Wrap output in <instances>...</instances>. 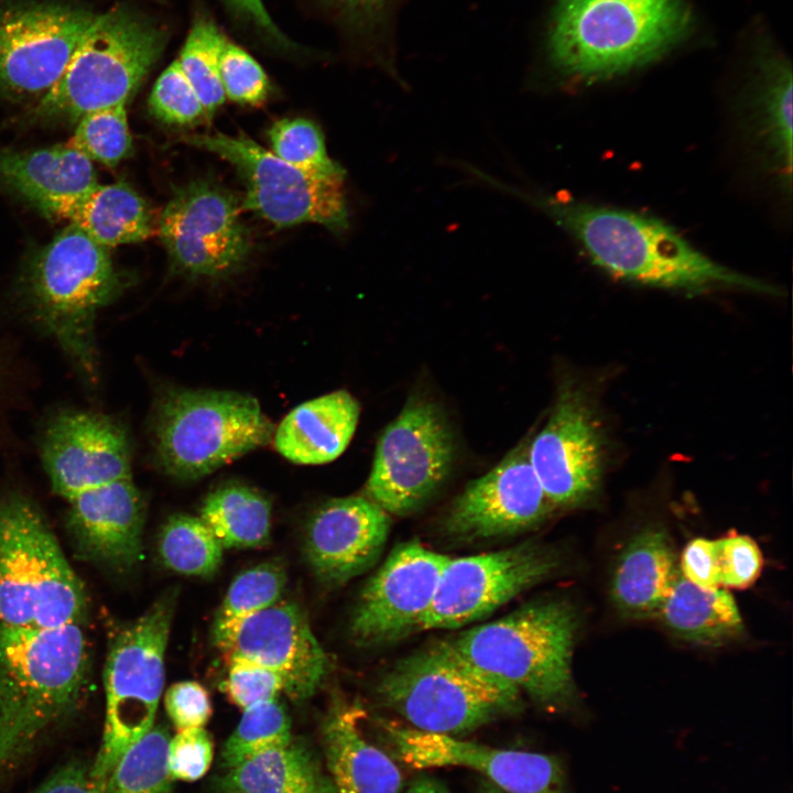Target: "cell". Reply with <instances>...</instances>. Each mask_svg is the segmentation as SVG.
Here are the masks:
<instances>
[{
  "label": "cell",
  "instance_id": "8",
  "mask_svg": "<svg viewBox=\"0 0 793 793\" xmlns=\"http://www.w3.org/2000/svg\"><path fill=\"white\" fill-rule=\"evenodd\" d=\"M274 431L258 400L235 391L170 389L153 416L159 466L182 480L205 477L267 446Z\"/></svg>",
  "mask_w": 793,
  "mask_h": 793
},
{
  "label": "cell",
  "instance_id": "30",
  "mask_svg": "<svg viewBox=\"0 0 793 793\" xmlns=\"http://www.w3.org/2000/svg\"><path fill=\"white\" fill-rule=\"evenodd\" d=\"M752 116L759 140L775 164L782 184L792 175V70L783 58L764 62L754 94Z\"/></svg>",
  "mask_w": 793,
  "mask_h": 793
},
{
  "label": "cell",
  "instance_id": "1",
  "mask_svg": "<svg viewBox=\"0 0 793 793\" xmlns=\"http://www.w3.org/2000/svg\"><path fill=\"white\" fill-rule=\"evenodd\" d=\"M519 196L545 211L594 263L619 279L695 293L717 287L778 293L762 281L714 262L654 218L553 196Z\"/></svg>",
  "mask_w": 793,
  "mask_h": 793
},
{
  "label": "cell",
  "instance_id": "32",
  "mask_svg": "<svg viewBox=\"0 0 793 793\" xmlns=\"http://www.w3.org/2000/svg\"><path fill=\"white\" fill-rule=\"evenodd\" d=\"M286 579L283 566L274 562L261 563L237 575L215 615L214 644L220 649L243 619L279 601Z\"/></svg>",
  "mask_w": 793,
  "mask_h": 793
},
{
  "label": "cell",
  "instance_id": "41",
  "mask_svg": "<svg viewBox=\"0 0 793 793\" xmlns=\"http://www.w3.org/2000/svg\"><path fill=\"white\" fill-rule=\"evenodd\" d=\"M225 691L232 704L243 710L276 699L283 682L273 671L238 656H230Z\"/></svg>",
  "mask_w": 793,
  "mask_h": 793
},
{
  "label": "cell",
  "instance_id": "12",
  "mask_svg": "<svg viewBox=\"0 0 793 793\" xmlns=\"http://www.w3.org/2000/svg\"><path fill=\"white\" fill-rule=\"evenodd\" d=\"M455 459V442L443 410L423 397H410L382 431L366 492L389 514L420 510L441 489Z\"/></svg>",
  "mask_w": 793,
  "mask_h": 793
},
{
  "label": "cell",
  "instance_id": "15",
  "mask_svg": "<svg viewBox=\"0 0 793 793\" xmlns=\"http://www.w3.org/2000/svg\"><path fill=\"white\" fill-rule=\"evenodd\" d=\"M531 466L554 508H575L598 492L604 442L590 398L563 380L544 426L530 438Z\"/></svg>",
  "mask_w": 793,
  "mask_h": 793
},
{
  "label": "cell",
  "instance_id": "14",
  "mask_svg": "<svg viewBox=\"0 0 793 793\" xmlns=\"http://www.w3.org/2000/svg\"><path fill=\"white\" fill-rule=\"evenodd\" d=\"M558 555L536 542L482 554L450 557L437 585L424 630L476 622L547 578Z\"/></svg>",
  "mask_w": 793,
  "mask_h": 793
},
{
  "label": "cell",
  "instance_id": "10",
  "mask_svg": "<svg viewBox=\"0 0 793 793\" xmlns=\"http://www.w3.org/2000/svg\"><path fill=\"white\" fill-rule=\"evenodd\" d=\"M176 591L160 597L110 643L105 666L106 717L90 771L107 782L117 761L154 725L164 686V659Z\"/></svg>",
  "mask_w": 793,
  "mask_h": 793
},
{
  "label": "cell",
  "instance_id": "23",
  "mask_svg": "<svg viewBox=\"0 0 793 793\" xmlns=\"http://www.w3.org/2000/svg\"><path fill=\"white\" fill-rule=\"evenodd\" d=\"M362 713L352 704L335 700L322 726L323 749L330 781L338 793H400L402 775L360 726Z\"/></svg>",
  "mask_w": 793,
  "mask_h": 793
},
{
  "label": "cell",
  "instance_id": "24",
  "mask_svg": "<svg viewBox=\"0 0 793 793\" xmlns=\"http://www.w3.org/2000/svg\"><path fill=\"white\" fill-rule=\"evenodd\" d=\"M360 415L358 401L338 390L294 408L275 427V449L298 465H322L338 458L349 445Z\"/></svg>",
  "mask_w": 793,
  "mask_h": 793
},
{
  "label": "cell",
  "instance_id": "33",
  "mask_svg": "<svg viewBox=\"0 0 793 793\" xmlns=\"http://www.w3.org/2000/svg\"><path fill=\"white\" fill-rule=\"evenodd\" d=\"M224 547L199 517L174 514L159 535L162 564L175 573L207 577L219 568Z\"/></svg>",
  "mask_w": 793,
  "mask_h": 793
},
{
  "label": "cell",
  "instance_id": "25",
  "mask_svg": "<svg viewBox=\"0 0 793 793\" xmlns=\"http://www.w3.org/2000/svg\"><path fill=\"white\" fill-rule=\"evenodd\" d=\"M97 184L93 162L69 143L31 151L0 150V185L41 211Z\"/></svg>",
  "mask_w": 793,
  "mask_h": 793
},
{
  "label": "cell",
  "instance_id": "20",
  "mask_svg": "<svg viewBox=\"0 0 793 793\" xmlns=\"http://www.w3.org/2000/svg\"><path fill=\"white\" fill-rule=\"evenodd\" d=\"M275 672L283 692L294 700L315 694L327 676L329 661L306 616L294 602L279 600L243 619L220 648Z\"/></svg>",
  "mask_w": 793,
  "mask_h": 793
},
{
  "label": "cell",
  "instance_id": "16",
  "mask_svg": "<svg viewBox=\"0 0 793 793\" xmlns=\"http://www.w3.org/2000/svg\"><path fill=\"white\" fill-rule=\"evenodd\" d=\"M449 558L416 541L395 546L360 591L349 622L352 641L373 647L424 631Z\"/></svg>",
  "mask_w": 793,
  "mask_h": 793
},
{
  "label": "cell",
  "instance_id": "4",
  "mask_svg": "<svg viewBox=\"0 0 793 793\" xmlns=\"http://www.w3.org/2000/svg\"><path fill=\"white\" fill-rule=\"evenodd\" d=\"M680 0H560L550 56L564 75L608 78L649 63L686 32Z\"/></svg>",
  "mask_w": 793,
  "mask_h": 793
},
{
  "label": "cell",
  "instance_id": "22",
  "mask_svg": "<svg viewBox=\"0 0 793 793\" xmlns=\"http://www.w3.org/2000/svg\"><path fill=\"white\" fill-rule=\"evenodd\" d=\"M67 506L68 528L86 558L119 571L139 562L145 503L132 479L94 500Z\"/></svg>",
  "mask_w": 793,
  "mask_h": 793
},
{
  "label": "cell",
  "instance_id": "27",
  "mask_svg": "<svg viewBox=\"0 0 793 793\" xmlns=\"http://www.w3.org/2000/svg\"><path fill=\"white\" fill-rule=\"evenodd\" d=\"M43 213L68 219L105 248L143 241L154 229L149 205L122 181L97 184L78 197L53 204Z\"/></svg>",
  "mask_w": 793,
  "mask_h": 793
},
{
  "label": "cell",
  "instance_id": "35",
  "mask_svg": "<svg viewBox=\"0 0 793 793\" xmlns=\"http://www.w3.org/2000/svg\"><path fill=\"white\" fill-rule=\"evenodd\" d=\"M224 39L211 18L196 15L177 58L208 116L226 99L219 78V53Z\"/></svg>",
  "mask_w": 793,
  "mask_h": 793
},
{
  "label": "cell",
  "instance_id": "38",
  "mask_svg": "<svg viewBox=\"0 0 793 793\" xmlns=\"http://www.w3.org/2000/svg\"><path fill=\"white\" fill-rule=\"evenodd\" d=\"M268 135L272 153L283 161L317 175H345L344 169L328 156L324 135L311 120H279Z\"/></svg>",
  "mask_w": 793,
  "mask_h": 793
},
{
  "label": "cell",
  "instance_id": "46",
  "mask_svg": "<svg viewBox=\"0 0 793 793\" xmlns=\"http://www.w3.org/2000/svg\"><path fill=\"white\" fill-rule=\"evenodd\" d=\"M91 762L73 760L58 768L33 793H106L107 782L95 779Z\"/></svg>",
  "mask_w": 793,
  "mask_h": 793
},
{
  "label": "cell",
  "instance_id": "31",
  "mask_svg": "<svg viewBox=\"0 0 793 793\" xmlns=\"http://www.w3.org/2000/svg\"><path fill=\"white\" fill-rule=\"evenodd\" d=\"M321 778L311 754L290 742L230 768L219 784L226 793H315Z\"/></svg>",
  "mask_w": 793,
  "mask_h": 793
},
{
  "label": "cell",
  "instance_id": "7",
  "mask_svg": "<svg viewBox=\"0 0 793 793\" xmlns=\"http://www.w3.org/2000/svg\"><path fill=\"white\" fill-rule=\"evenodd\" d=\"M87 608L80 579L36 506L0 496V627L47 629L79 623Z\"/></svg>",
  "mask_w": 793,
  "mask_h": 793
},
{
  "label": "cell",
  "instance_id": "3",
  "mask_svg": "<svg viewBox=\"0 0 793 793\" xmlns=\"http://www.w3.org/2000/svg\"><path fill=\"white\" fill-rule=\"evenodd\" d=\"M123 286L107 248L74 224L46 245L26 271L22 291L30 317L90 385L99 373L97 315Z\"/></svg>",
  "mask_w": 793,
  "mask_h": 793
},
{
  "label": "cell",
  "instance_id": "9",
  "mask_svg": "<svg viewBox=\"0 0 793 793\" xmlns=\"http://www.w3.org/2000/svg\"><path fill=\"white\" fill-rule=\"evenodd\" d=\"M166 32L126 8L97 14L57 82L43 95L44 117L78 120L126 105L163 53Z\"/></svg>",
  "mask_w": 793,
  "mask_h": 793
},
{
  "label": "cell",
  "instance_id": "37",
  "mask_svg": "<svg viewBox=\"0 0 793 793\" xmlns=\"http://www.w3.org/2000/svg\"><path fill=\"white\" fill-rule=\"evenodd\" d=\"M69 144L90 161L113 167L131 151L126 105L98 109L82 116Z\"/></svg>",
  "mask_w": 793,
  "mask_h": 793
},
{
  "label": "cell",
  "instance_id": "36",
  "mask_svg": "<svg viewBox=\"0 0 793 793\" xmlns=\"http://www.w3.org/2000/svg\"><path fill=\"white\" fill-rule=\"evenodd\" d=\"M291 739L290 717L278 698L253 705L243 710L226 741L222 762L233 768L261 752L287 746Z\"/></svg>",
  "mask_w": 793,
  "mask_h": 793
},
{
  "label": "cell",
  "instance_id": "11",
  "mask_svg": "<svg viewBox=\"0 0 793 793\" xmlns=\"http://www.w3.org/2000/svg\"><path fill=\"white\" fill-rule=\"evenodd\" d=\"M184 141L237 169L246 186L241 208L278 227L314 222L334 232L347 229L345 175L324 176L301 170L245 134H193Z\"/></svg>",
  "mask_w": 793,
  "mask_h": 793
},
{
  "label": "cell",
  "instance_id": "39",
  "mask_svg": "<svg viewBox=\"0 0 793 793\" xmlns=\"http://www.w3.org/2000/svg\"><path fill=\"white\" fill-rule=\"evenodd\" d=\"M151 113L169 124L186 126L200 120L206 111L177 59L156 79L149 99Z\"/></svg>",
  "mask_w": 793,
  "mask_h": 793
},
{
  "label": "cell",
  "instance_id": "42",
  "mask_svg": "<svg viewBox=\"0 0 793 793\" xmlns=\"http://www.w3.org/2000/svg\"><path fill=\"white\" fill-rule=\"evenodd\" d=\"M717 544L721 586L746 589L754 584L763 566L757 542L748 535L729 531L717 540Z\"/></svg>",
  "mask_w": 793,
  "mask_h": 793
},
{
  "label": "cell",
  "instance_id": "44",
  "mask_svg": "<svg viewBox=\"0 0 793 793\" xmlns=\"http://www.w3.org/2000/svg\"><path fill=\"white\" fill-rule=\"evenodd\" d=\"M164 707L177 731L203 728L213 713L208 692L195 681L172 684L164 694Z\"/></svg>",
  "mask_w": 793,
  "mask_h": 793
},
{
  "label": "cell",
  "instance_id": "47",
  "mask_svg": "<svg viewBox=\"0 0 793 793\" xmlns=\"http://www.w3.org/2000/svg\"><path fill=\"white\" fill-rule=\"evenodd\" d=\"M228 6L239 13L241 17L252 21L257 26L265 31L275 41L284 46H290L289 40L273 23L268 14L262 0H224Z\"/></svg>",
  "mask_w": 793,
  "mask_h": 793
},
{
  "label": "cell",
  "instance_id": "43",
  "mask_svg": "<svg viewBox=\"0 0 793 793\" xmlns=\"http://www.w3.org/2000/svg\"><path fill=\"white\" fill-rule=\"evenodd\" d=\"M213 757L214 742L204 727L177 731L169 740L167 767L173 780H198L208 771Z\"/></svg>",
  "mask_w": 793,
  "mask_h": 793
},
{
  "label": "cell",
  "instance_id": "50",
  "mask_svg": "<svg viewBox=\"0 0 793 793\" xmlns=\"http://www.w3.org/2000/svg\"><path fill=\"white\" fill-rule=\"evenodd\" d=\"M315 793H338L328 776L322 775Z\"/></svg>",
  "mask_w": 793,
  "mask_h": 793
},
{
  "label": "cell",
  "instance_id": "26",
  "mask_svg": "<svg viewBox=\"0 0 793 793\" xmlns=\"http://www.w3.org/2000/svg\"><path fill=\"white\" fill-rule=\"evenodd\" d=\"M680 571L670 535L661 528L636 534L620 554L611 582V597L626 617L658 616Z\"/></svg>",
  "mask_w": 793,
  "mask_h": 793
},
{
  "label": "cell",
  "instance_id": "5",
  "mask_svg": "<svg viewBox=\"0 0 793 793\" xmlns=\"http://www.w3.org/2000/svg\"><path fill=\"white\" fill-rule=\"evenodd\" d=\"M578 616L564 600L528 604L446 639L465 660L535 704L561 710L576 700L572 673Z\"/></svg>",
  "mask_w": 793,
  "mask_h": 793
},
{
  "label": "cell",
  "instance_id": "19",
  "mask_svg": "<svg viewBox=\"0 0 793 793\" xmlns=\"http://www.w3.org/2000/svg\"><path fill=\"white\" fill-rule=\"evenodd\" d=\"M398 758L414 769L465 767L506 793H569L561 761L548 754L504 750L381 721Z\"/></svg>",
  "mask_w": 793,
  "mask_h": 793
},
{
  "label": "cell",
  "instance_id": "18",
  "mask_svg": "<svg viewBox=\"0 0 793 793\" xmlns=\"http://www.w3.org/2000/svg\"><path fill=\"white\" fill-rule=\"evenodd\" d=\"M96 17L61 4L1 9L0 90L15 96L46 94Z\"/></svg>",
  "mask_w": 793,
  "mask_h": 793
},
{
  "label": "cell",
  "instance_id": "21",
  "mask_svg": "<svg viewBox=\"0 0 793 793\" xmlns=\"http://www.w3.org/2000/svg\"><path fill=\"white\" fill-rule=\"evenodd\" d=\"M390 528V514L368 497L334 498L307 523L305 556L319 580L343 585L376 564Z\"/></svg>",
  "mask_w": 793,
  "mask_h": 793
},
{
  "label": "cell",
  "instance_id": "40",
  "mask_svg": "<svg viewBox=\"0 0 793 793\" xmlns=\"http://www.w3.org/2000/svg\"><path fill=\"white\" fill-rule=\"evenodd\" d=\"M219 78L225 97L239 104L259 105L271 90L261 65L226 36L219 53Z\"/></svg>",
  "mask_w": 793,
  "mask_h": 793
},
{
  "label": "cell",
  "instance_id": "28",
  "mask_svg": "<svg viewBox=\"0 0 793 793\" xmlns=\"http://www.w3.org/2000/svg\"><path fill=\"white\" fill-rule=\"evenodd\" d=\"M658 615L672 633L694 643L719 644L743 630L739 609L728 591L698 587L681 573Z\"/></svg>",
  "mask_w": 793,
  "mask_h": 793
},
{
  "label": "cell",
  "instance_id": "29",
  "mask_svg": "<svg viewBox=\"0 0 793 793\" xmlns=\"http://www.w3.org/2000/svg\"><path fill=\"white\" fill-rule=\"evenodd\" d=\"M199 518L224 548L258 547L270 537L271 503L246 485L217 487L205 498Z\"/></svg>",
  "mask_w": 793,
  "mask_h": 793
},
{
  "label": "cell",
  "instance_id": "45",
  "mask_svg": "<svg viewBox=\"0 0 793 793\" xmlns=\"http://www.w3.org/2000/svg\"><path fill=\"white\" fill-rule=\"evenodd\" d=\"M680 573L702 588H719L720 567L717 540L696 537L684 547Z\"/></svg>",
  "mask_w": 793,
  "mask_h": 793
},
{
  "label": "cell",
  "instance_id": "51",
  "mask_svg": "<svg viewBox=\"0 0 793 793\" xmlns=\"http://www.w3.org/2000/svg\"><path fill=\"white\" fill-rule=\"evenodd\" d=\"M477 793H506V792L500 790L498 786H496L491 782L485 781L479 785Z\"/></svg>",
  "mask_w": 793,
  "mask_h": 793
},
{
  "label": "cell",
  "instance_id": "13",
  "mask_svg": "<svg viewBox=\"0 0 793 793\" xmlns=\"http://www.w3.org/2000/svg\"><path fill=\"white\" fill-rule=\"evenodd\" d=\"M159 232L174 271L192 279L228 276L245 264L251 249L239 203L207 181L175 191Z\"/></svg>",
  "mask_w": 793,
  "mask_h": 793
},
{
  "label": "cell",
  "instance_id": "48",
  "mask_svg": "<svg viewBox=\"0 0 793 793\" xmlns=\"http://www.w3.org/2000/svg\"><path fill=\"white\" fill-rule=\"evenodd\" d=\"M358 21H370L384 9L388 0H328Z\"/></svg>",
  "mask_w": 793,
  "mask_h": 793
},
{
  "label": "cell",
  "instance_id": "17",
  "mask_svg": "<svg viewBox=\"0 0 793 793\" xmlns=\"http://www.w3.org/2000/svg\"><path fill=\"white\" fill-rule=\"evenodd\" d=\"M523 439L488 472L469 481L442 519V529L458 542H475L525 532L555 509L529 459Z\"/></svg>",
  "mask_w": 793,
  "mask_h": 793
},
{
  "label": "cell",
  "instance_id": "6",
  "mask_svg": "<svg viewBox=\"0 0 793 793\" xmlns=\"http://www.w3.org/2000/svg\"><path fill=\"white\" fill-rule=\"evenodd\" d=\"M381 705L412 728L457 737L518 713L522 693L469 663L446 640L399 660L377 684Z\"/></svg>",
  "mask_w": 793,
  "mask_h": 793
},
{
  "label": "cell",
  "instance_id": "2",
  "mask_svg": "<svg viewBox=\"0 0 793 793\" xmlns=\"http://www.w3.org/2000/svg\"><path fill=\"white\" fill-rule=\"evenodd\" d=\"M87 663L79 623L0 627V774L77 705Z\"/></svg>",
  "mask_w": 793,
  "mask_h": 793
},
{
  "label": "cell",
  "instance_id": "34",
  "mask_svg": "<svg viewBox=\"0 0 793 793\" xmlns=\"http://www.w3.org/2000/svg\"><path fill=\"white\" fill-rule=\"evenodd\" d=\"M167 729L153 727L133 743L110 772L106 793H173L167 767Z\"/></svg>",
  "mask_w": 793,
  "mask_h": 793
},
{
  "label": "cell",
  "instance_id": "49",
  "mask_svg": "<svg viewBox=\"0 0 793 793\" xmlns=\"http://www.w3.org/2000/svg\"><path fill=\"white\" fill-rule=\"evenodd\" d=\"M406 793H450L449 790L439 781L433 778L423 776L415 780L408 789Z\"/></svg>",
  "mask_w": 793,
  "mask_h": 793
}]
</instances>
